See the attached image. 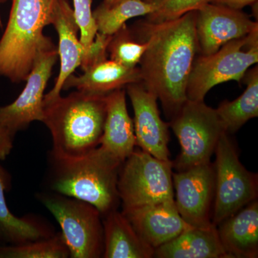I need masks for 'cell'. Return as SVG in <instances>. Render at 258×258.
I'll list each match as a JSON object with an SVG mask.
<instances>
[{
    "label": "cell",
    "instance_id": "obj_11",
    "mask_svg": "<svg viewBox=\"0 0 258 258\" xmlns=\"http://www.w3.org/2000/svg\"><path fill=\"white\" fill-rule=\"evenodd\" d=\"M57 49L38 57L27 79L23 92L11 104L0 106V124L14 137L35 120L43 119L44 91L57 60Z\"/></svg>",
    "mask_w": 258,
    "mask_h": 258
},
{
    "label": "cell",
    "instance_id": "obj_10",
    "mask_svg": "<svg viewBox=\"0 0 258 258\" xmlns=\"http://www.w3.org/2000/svg\"><path fill=\"white\" fill-rule=\"evenodd\" d=\"M175 204L180 216L191 227H208L215 198V169L211 162L172 172Z\"/></svg>",
    "mask_w": 258,
    "mask_h": 258
},
{
    "label": "cell",
    "instance_id": "obj_7",
    "mask_svg": "<svg viewBox=\"0 0 258 258\" xmlns=\"http://www.w3.org/2000/svg\"><path fill=\"white\" fill-rule=\"evenodd\" d=\"M40 199L60 225L70 257H103L104 236L101 212L91 204L58 193L43 194Z\"/></svg>",
    "mask_w": 258,
    "mask_h": 258
},
{
    "label": "cell",
    "instance_id": "obj_6",
    "mask_svg": "<svg viewBox=\"0 0 258 258\" xmlns=\"http://www.w3.org/2000/svg\"><path fill=\"white\" fill-rule=\"evenodd\" d=\"M173 163L161 160L142 149L133 153L120 166L118 195L125 209L175 203Z\"/></svg>",
    "mask_w": 258,
    "mask_h": 258
},
{
    "label": "cell",
    "instance_id": "obj_27",
    "mask_svg": "<svg viewBox=\"0 0 258 258\" xmlns=\"http://www.w3.org/2000/svg\"><path fill=\"white\" fill-rule=\"evenodd\" d=\"M93 1L74 0V14L81 32L80 41L86 48H88L93 43L98 32L91 10Z\"/></svg>",
    "mask_w": 258,
    "mask_h": 258
},
{
    "label": "cell",
    "instance_id": "obj_26",
    "mask_svg": "<svg viewBox=\"0 0 258 258\" xmlns=\"http://www.w3.org/2000/svg\"><path fill=\"white\" fill-rule=\"evenodd\" d=\"M208 0H160L155 13L148 15V20L161 22L179 18L185 13L198 10Z\"/></svg>",
    "mask_w": 258,
    "mask_h": 258
},
{
    "label": "cell",
    "instance_id": "obj_18",
    "mask_svg": "<svg viewBox=\"0 0 258 258\" xmlns=\"http://www.w3.org/2000/svg\"><path fill=\"white\" fill-rule=\"evenodd\" d=\"M83 72L79 76L71 75L64 81L62 89L76 88L78 91L106 95L131 83L142 82L139 68L125 67L108 59Z\"/></svg>",
    "mask_w": 258,
    "mask_h": 258
},
{
    "label": "cell",
    "instance_id": "obj_14",
    "mask_svg": "<svg viewBox=\"0 0 258 258\" xmlns=\"http://www.w3.org/2000/svg\"><path fill=\"white\" fill-rule=\"evenodd\" d=\"M51 25L55 27L58 35L57 53L60 56V69L55 86L44 96L43 102L52 101L60 96L64 81L81 66L87 50L78 37L79 27L69 0H54Z\"/></svg>",
    "mask_w": 258,
    "mask_h": 258
},
{
    "label": "cell",
    "instance_id": "obj_19",
    "mask_svg": "<svg viewBox=\"0 0 258 258\" xmlns=\"http://www.w3.org/2000/svg\"><path fill=\"white\" fill-rule=\"evenodd\" d=\"M217 226L190 227L154 249L158 258H228L219 238Z\"/></svg>",
    "mask_w": 258,
    "mask_h": 258
},
{
    "label": "cell",
    "instance_id": "obj_31",
    "mask_svg": "<svg viewBox=\"0 0 258 258\" xmlns=\"http://www.w3.org/2000/svg\"><path fill=\"white\" fill-rule=\"evenodd\" d=\"M121 1H123V0H104L103 3L108 5V6H113V5L118 4Z\"/></svg>",
    "mask_w": 258,
    "mask_h": 258
},
{
    "label": "cell",
    "instance_id": "obj_22",
    "mask_svg": "<svg viewBox=\"0 0 258 258\" xmlns=\"http://www.w3.org/2000/svg\"><path fill=\"white\" fill-rule=\"evenodd\" d=\"M245 91L237 99L224 101L216 111L227 133H235L249 120L258 116L257 66L244 76Z\"/></svg>",
    "mask_w": 258,
    "mask_h": 258
},
{
    "label": "cell",
    "instance_id": "obj_29",
    "mask_svg": "<svg viewBox=\"0 0 258 258\" xmlns=\"http://www.w3.org/2000/svg\"><path fill=\"white\" fill-rule=\"evenodd\" d=\"M13 137L11 134L0 124V161L5 160L13 147Z\"/></svg>",
    "mask_w": 258,
    "mask_h": 258
},
{
    "label": "cell",
    "instance_id": "obj_28",
    "mask_svg": "<svg viewBox=\"0 0 258 258\" xmlns=\"http://www.w3.org/2000/svg\"><path fill=\"white\" fill-rule=\"evenodd\" d=\"M112 35H106L97 32L93 43L88 47L86 55L81 62V67L86 71L93 64L106 60L108 46L111 41Z\"/></svg>",
    "mask_w": 258,
    "mask_h": 258
},
{
    "label": "cell",
    "instance_id": "obj_25",
    "mask_svg": "<svg viewBox=\"0 0 258 258\" xmlns=\"http://www.w3.org/2000/svg\"><path fill=\"white\" fill-rule=\"evenodd\" d=\"M147 42L136 40L130 30L124 25L114 35L108 44V53L111 60L125 67H137L147 50Z\"/></svg>",
    "mask_w": 258,
    "mask_h": 258
},
{
    "label": "cell",
    "instance_id": "obj_20",
    "mask_svg": "<svg viewBox=\"0 0 258 258\" xmlns=\"http://www.w3.org/2000/svg\"><path fill=\"white\" fill-rule=\"evenodd\" d=\"M103 220L105 258H151L154 249L144 242L128 219L118 210L104 215Z\"/></svg>",
    "mask_w": 258,
    "mask_h": 258
},
{
    "label": "cell",
    "instance_id": "obj_5",
    "mask_svg": "<svg viewBox=\"0 0 258 258\" xmlns=\"http://www.w3.org/2000/svg\"><path fill=\"white\" fill-rule=\"evenodd\" d=\"M257 62L258 30L227 42L211 55L196 56L186 86V99L203 101L217 85L230 81L240 83Z\"/></svg>",
    "mask_w": 258,
    "mask_h": 258
},
{
    "label": "cell",
    "instance_id": "obj_16",
    "mask_svg": "<svg viewBox=\"0 0 258 258\" xmlns=\"http://www.w3.org/2000/svg\"><path fill=\"white\" fill-rule=\"evenodd\" d=\"M106 115L99 147L123 164L137 146L133 120L128 115L125 89L106 96Z\"/></svg>",
    "mask_w": 258,
    "mask_h": 258
},
{
    "label": "cell",
    "instance_id": "obj_9",
    "mask_svg": "<svg viewBox=\"0 0 258 258\" xmlns=\"http://www.w3.org/2000/svg\"><path fill=\"white\" fill-rule=\"evenodd\" d=\"M215 152V198L212 222L217 226L257 200V176L242 165L227 132L219 139Z\"/></svg>",
    "mask_w": 258,
    "mask_h": 258
},
{
    "label": "cell",
    "instance_id": "obj_23",
    "mask_svg": "<svg viewBox=\"0 0 258 258\" xmlns=\"http://www.w3.org/2000/svg\"><path fill=\"white\" fill-rule=\"evenodd\" d=\"M159 3L160 0H123L118 4L108 6L102 3L93 12V17L98 32L113 35L130 19L155 13Z\"/></svg>",
    "mask_w": 258,
    "mask_h": 258
},
{
    "label": "cell",
    "instance_id": "obj_8",
    "mask_svg": "<svg viewBox=\"0 0 258 258\" xmlns=\"http://www.w3.org/2000/svg\"><path fill=\"white\" fill-rule=\"evenodd\" d=\"M169 126L181 146L180 155L173 164L178 171L210 162L219 139L226 132L216 109L204 101L186 100Z\"/></svg>",
    "mask_w": 258,
    "mask_h": 258
},
{
    "label": "cell",
    "instance_id": "obj_17",
    "mask_svg": "<svg viewBox=\"0 0 258 258\" xmlns=\"http://www.w3.org/2000/svg\"><path fill=\"white\" fill-rule=\"evenodd\" d=\"M217 227L219 238L228 258L258 257V202H251Z\"/></svg>",
    "mask_w": 258,
    "mask_h": 258
},
{
    "label": "cell",
    "instance_id": "obj_1",
    "mask_svg": "<svg viewBox=\"0 0 258 258\" xmlns=\"http://www.w3.org/2000/svg\"><path fill=\"white\" fill-rule=\"evenodd\" d=\"M196 10L161 22H141L140 39L147 42L140 61L142 82L172 118L186 100L194 60L198 53Z\"/></svg>",
    "mask_w": 258,
    "mask_h": 258
},
{
    "label": "cell",
    "instance_id": "obj_12",
    "mask_svg": "<svg viewBox=\"0 0 258 258\" xmlns=\"http://www.w3.org/2000/svg\"><path fill=\"white\" fill-rule=\"evenodd\" d=\"M195 27L202 55H211L227 42L258 30L257 22L242 10L208 3L196 10Z\"/></svg>",
    "mask_w": 258,
    "mask_h": 258
},
{
    "label": "cell",
    "instance_id": "obj_21",
    "mask_svg": "<svg viewBox=\"0 0 258 258\" xmlns=\"http://www.w3.org/2000/svg\"><path fill=\"white\" fill-rule=\"evenodd\" d=\"M10 186V176L0 165V240L11 244L49 238L54 234L45 224L30 217H18L10 211L5 191Z\"/></svg>",
    "mask_w": 258,
    "mask_h": 258
},
{
    "label": "cell",
    "instance_id": "obj_15",
    "mask_svg": "<svg viewBox=\"0 0 258 258\" xmlns=\"http://www.w3.org/2000/svg\"><path fill=\"white\" fill-rule=\"evenodd\" d=\"M122 213L139 237L154 249L191 227L180 216L175 203L125 209Z\"/></svg>",
    "mask_w": 258,
    "mask_h": 258
},
{
    "label": "cell",
    "instance_id": "obj_32",
    "mask_svg": "<svg viewBox=\"0 0 258 258\" xmlns=\"http://www.w3.org/2000/svg\"><path fill=\"white\" fill-rule=\"evenodd\" d=\"M7 1H8V0H0V6H1V5L3 4V3H6ZM3 21H2L1 13H0V28H3Z\"/></svg>",
    "mask_w": 258,
    "mask_h": 258
},
{
    "label": "cell",
    "instance_id": "obj_24",
    "mask_svg": "<svg viewBox=\"0 0 258 258\" xmlns=\"http://www.w3.org/2000/svg\"><path fill=\"white\" fill-rule=\"evenodd\" d=\"M70 252L62 233L49 238L0 246V258H67Z\"/></svg>",
    "mask_w": 258,
    "mask_h": 258
},
{
    "label": "cell",
    "instance_id": "obj_3",
    "mask_svg": "<svg viewBox=\"0 0 258 258\" xmlns=\"http://www.w3.org/2000/svg\"><path fill=\"white\" fill-rule=\"evenodd\" d=\"M49 186L54 192L91 204L104 216L118 210L122 163L98 146L76 158L50 157Z\"/></svg>",
    "mask_w": 258,
    "mask_h": 258
},
{
    "label": "cell",
    "instance_id": "obj_2",
    "mask_svg": "<svg viewBox=\"0 0 258 258\" xmlns=\"http://www.w3.org/2000/svg\"><path fill=\"white\" fill-rule=\"evenodd\" d=\"M106 96L77 90L43 102L42 122L52 136V155L83 157L100 145L106 119Z\"/></svg>",
    "mask_w": 258,
    "mask_h": 258
},
{
    "label": "cell",
    "instance_id": "obj_13",
    "mask_svg": "<svg viewBox=\"0 0 258 258\" xmlns=\"http://www.w3.org/2000/svg\"><path fill=\"white\" fill-rule=\"evenodd\" d=\"M125 89L134 108L137 146L153 157L169 160V124L161 118L157 97L148 91L142 82L131 83Z\"/></svg>",
    "mask_w": 258,
    "mask_h": 258
},
{
    "label": "cell",
    "instance_id": "obj_4",
    "mask_svg": "<svg viewBox=\"0 0 258 258\" xmlns=\"http://www.w3.org/2000/svg\"><path fill=\"white\" fill-rule=\"evenodd\" d=\"M54 0H13L9 20L0 39V77L26 81L38 57L56 47L43 33L51 25Z\"/></svg>",
    "mask_w": 258,
    "mask_h": 258
},
{
    "label": "cell",
    "instance_id": "obj_30",
    "mask_svg": "<svg viewBox=\"0 0 258 258\" xmlns=\"http://www.w3.org/2000/svg\"><path fill=\"white\" fill-rule=\"evenodd\" d=\"M257 0H208V3L222 5L232 9L242 10L245 7L257 3Z\"/></svg>",
    "mask_w": 258,
    "mask_h": 258
}]
</instances>
